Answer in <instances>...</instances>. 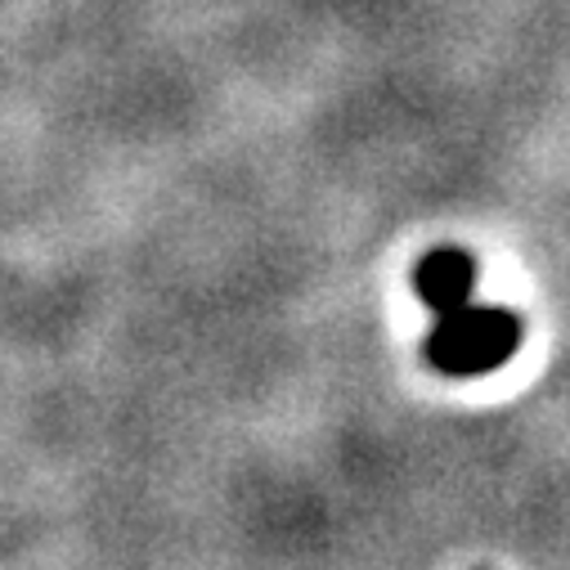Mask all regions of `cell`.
<instances>
[{"label":"cell","instance_id":"obj_1","mask_svg":"<svg viewBox=\"0 0 570 570\" xmlns=\"http://www.w3.org/2000/svg\"><path fill=\"white\" fill-rule=\"evenodd\" d=\"M521 346V320L503 306H459L436 315L422 342V360L441 377H485L503 368Z\"/></svg>","mask_w":570,"mask_h":570},{"label":"cell","instance_id":"obj_2","mask_svg":"<svg viewBox=\"0 0 570 570\" xmlns=\"http://www.w3.org/2000/svg\"><path fill=\"white\" fill-rule=\"evenodd\" d=\"M472 288H476V261L463 247H432L413 265V293L426 311H436V315L468 306Z\"/></svg>","mask_w":570,"mask_h":570}]
</instances>
